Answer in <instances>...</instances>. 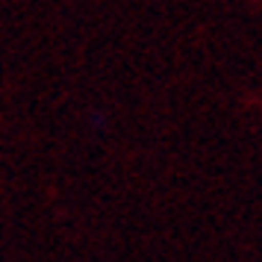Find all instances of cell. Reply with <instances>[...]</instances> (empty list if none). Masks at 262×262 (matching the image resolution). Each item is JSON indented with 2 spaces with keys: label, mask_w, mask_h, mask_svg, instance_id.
<instances>
[{
  "label": "cell",
  "mask_w": 262,
  "mask_h": 262,
  "mask_svg": "<svg viewBox=\"0 0 262 262\" xmlns=\"http://www.w3.org/2000/svg\"><path fill=\"white\" fill-rule=\"evenodd\" d=\"M89 121H92V127H95V130H100V127H103V121H106V115H103L100 109H95V112L89 115Z\"/></svg>",
  "instance_id": "cell-1"
}]
</instances>
